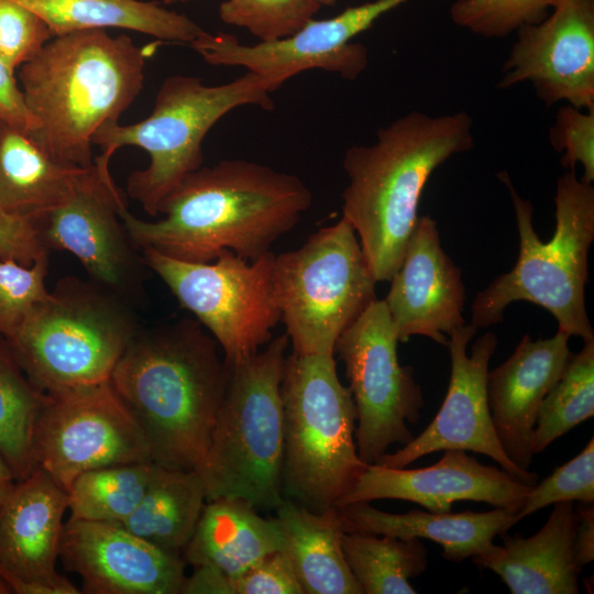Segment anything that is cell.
Masks as SVG:
<instances>
[{
  "instance_id": "1",
  "label": "cell",
  "mask_w": 594,
  "mask_h": 594,
  "mask_svg": "<svg viewBox=\"0 0 594 594\" xmlns=\"http://www.w3.org/2000/svg\"><path fill=\"white\" fill-rule=\"evenodd\" d=\"M312 195L296 175L246 160H224L189 173L163 200L156 221L122 207L119 215L141 249L186 262L222 251L254 261L271 251L309 209Z\"/></svg>"
},
{
  "instance_id": "2",
  "label": "cell",
  "mask_w": 594,
  "mask_h": 594,
  "mask_svg": "<svg viewBox=\"0 0 594 594\" xmlns=\"http://www.w3.org/2000/svg\"><path fill=\"white\" fill-rule=\"evenodd\" d=\"M196 320L139 328L110 383L143 432L152 461L199 471L224 399L230 366Z\"/></svg>"
},
{
  "instance_id": "3",
  "label": "cell",
  "mask_w": 594,
  "mask_h": 594,
  "mask_svg": "<svg viewBox=\"0 0 594 594\" xmlns=\"http://www.w3.org/2000/svg\"><path fill=\"white\" fill-rule=\"evenodd\" d=\"M472 127L465 110L442 116L415 110L380 128L372 144L345 151L342 217L353 227L376 282L391 280L399 268L432 173L474 147Z\"/></svg>"
},
{
  "instance_id": "4",
  "label": "cell",
  "mask_w": 594,
  "mask_h": 594,
  "mask_svg": "<svg viewBox=\"0 0 594 594\" xmlns=\"http://www.w3.org/2000/svg\"><path fill=\"white\" fill-rule=\"evenodd\" d=\"M161 43L139 46L106 29L54 36L19 73L25 103L38 123L31 139L59 164L91 167L95 133L119 122L139 96L146 61Z\"/></svg>"
},
{
  "instance_id": "5",
  "label": "cell",
  "mask_w": 594,
  "mask_h": 594,
  "mask_svg": "<svg viewBox=\"0 0 594 594\" xmlns=\"http://www.w3.org/2000/svg\"><path fill=\"white\" fill-rule=\"evenodd\" d=\"M498 178L514 205L519 235V254L513 270L499 275L481 290L472 304V321L485 328L503 320L508 305L517 300L547 309L559 331L583 341L594 340L585 308L584 289L588 276V250L594 239V187L579 178L574 169L557 182L556 231L542 242L532 226L534 208L516 191L506 172Z\"/></svg>"
},
{
  "instance_id": "6",
  "label": "cell",
  "mask_w": 594,
  "mask_h": 594,
  "mask_svg": "<svg viewBox=\"0 0 594 594\" xmlns=\"http://www.w3.org/2000/svg\"><path fill=\"white\" fill-rule=\"evenodd\" d=\"M271 94L264 80L251 72L217 86L205 85L196 76H169L162 82L147 118L128 125L107 123L95 133L92 144L102 152L94 163L110 170V158L118 148L136 146L146 151L148 166L128 177L127 190L146 213L156 217L163 200L202 166V141L211 128L241 106L273 110Z\"/></svg>"
},
{
  "instance_id": "7",
  "label": "cell",
  "mask_w": 594,
  "mask_h": 594,
  "mask_svg": "<svg viewBox=\"0 0 594 594\" xmlns=\"http://www.w3.org/2000/svg\"><path fill=\"white\" fill-rule=\"evenodd\" d=\"M289 343L272 339L254 355L230 366L201 469L207 502L241 499L276 509L283 502L284 407L280 384Z\"/></svg>"
},
{
  "instance_id": "8",
  "label": "cell",
  "mask_w": 594,
  "mask_h": 594,
  "mask_svg": "<svg viewBox=\"0 0 594 594\" xmlns=\"http://www.w3.org/2000/svg\"><path fill=\"white\" fill-rule=\"evenodd\" d=\"M139 328L131 304L67 276L4 340L32 384L56 395L109 381Z\"/></svg>"
},
{
  "instance_id": "9",
  "label": "cell",
  "mask_w": 594,
  "mask_h": 594,
  "mask_svg": "<svg viewBox=\"0 0 594 594\" xmlns=\"http://www.w3.org/2000/svg\"><path fill=\"white\" fill-rule=\"evenodd\" d=\"M283 495L320 513L336 507L366 468L355 442L356 408L333 354L286 356Z\"/></svg>"
},
{
  "instance_id": "10",
  "label": "cell",
  "mask_w": 594,
  "mask_h": 594,
  "mask_svg": "<svg viewBox=\"0 0 594 594\" xmlns=\"http://www.w3.org/2000/svg\"><path fill=\"white\" fill-rule=\"evenodd\" d=\"M376 283L344 217L275 255L274 294L293 352L334 354L340 334L377 299Z\"/></svg>"
},
{
  "instance_id": "11",
  "label": "cell",
  "mask_w": 594,
  "mask_h": 594,
  "mask_svg": "<svg viewBox=\"0 0 594 594\" xmlns=\"http://www.w3.org/2000/svg\"><path fill=\"white\" fill-rule=\"evenodd\" d=\"M141 251L150 271L213 337L229 365L272 340L282 319L273 286V252L250 261L224 250L210 262H186L151 249Z\"/></svg>"
},
{
  "instance_id": "12",
  "label": "cell",
  "mask_w": 594,
  "mask_h": 594,
  "mask_svg": "<svg viewBox=\"0 0 594 594\" xmlns=\"http://www.w3.org/2000/svg\"><path fill=\"white\" fill-rule=\"evenodd\" d=\"M398 342L384 299H375L334 345L356 408L358 453L366 464H377L392 444L414 439L408 424L418 421L424 406L414 369L399 364Z\"/></svg>"
},
{
  "instance_id": "13",
  "label": "cell",
  "mask_w": 594,
  "mask_h": 594,
  "mask_svg": "<svg viewBox=\"0 0 594 594\" xmlns=\"http://www.w3.org/2000/svg\"><path fill=\"white\" fill-rule=\"evenodd\" d=\"M50 397L36 424L34 458L66 493L86 471L152 461L143 432L110 380Z\"/></svg>"
},
{
  "instance_id": "14",
  "label": "cell",
  "mask_w": 594,
  "mask_h": 594,
  "mask_svg": "<svg viewBox=\"0 0 594 594\" xmlns=\"http://www.w3.org/2000/svg\"><path fill=\"white\" fill-rule=\"evenodd\" d=\"M124 206L110 170L94 163L64 204L33 222L44 249L72 253L88 279L134 306L150 268L119 215Z\"/></svg>"
},
{
  "instance_id": "15",
  "label": "cell",
  "mask_w": 594,
  "mask_h": 594,
  "mask_svg": "<svg viewBox=\"0 0 594 594\" xmlns=\"http://www.w3.org/2000/svg\"><path fill=\"white\" fill-rule=\"evenodd\" d=\"M408 0H375L346 8L324 20H310L290 36L243 45L232 34L204 31L190 47L212 66L244 67L261 77L270 92L289 78L321 69L353 80L367 67L369 51L352 40L388 11Z\"/></svg>"
},
{
  "instance_id": "16",
  "label": "cell",
  "mask_w": 594,
  "mask_h": 594,
  "mask_svg": "<svg viewBox=\"0 0 594 594\" xmlns=\"http://www.w3.org/2000/svg\"><path fill=\"white\" fill-rule=\"evenodd\" d=\"M472 323L454 330L446 346L451 360V374L444 400L429 426L409 443L393 453H385L377 464L406 468L427 454L444 450H463L485 454L515 479L534 485L538 475L518 468L505 453L497 438L488 406V364L497 338L492 332L468 345L476 333Z\"/></svg>"
},
{
  "instance_id": "17",
  "label": "cell",
  "mask_w": 594,
  "mask_h": 594,
  "mask_svg": "<svg viewBox=\"0 0 594 594\" xmlns=\"http://www.w3.org/2000/svg\"><path fill=\"white\" fill-rule=\"evenodd\" d=\"M515 32L498 88L528 81L548 107L594 109V0H561L542 21Z\"/></svg>"
},
{
  "instance_id": "18",
  "label": "cell",
  "mask_w": 594,
  "mask_h": 594,
  "mask_svg": "<svg viewBox=\"0 0 594 594\" xmlns=\"http://www.w3.org/2000/svg\"><path fill=\"white\" fill-rule=\"evenodd\" d=\"M59 559L81 580L84 594H180L185 561L121 524L69 518Z\"/></svg>"
},
{
  "instance_id": "19",
  "label": "cell",
  "mask_w": 594,
  "mask_h": 594,
  "mask_svg": "<svg viewBox=\"0 0 594 594\" xmlns=\"http://www.w3.org/2000/svg\"><path fill=\"white\" fill-rule=\"evenodd\" d=\"M67 493L38 468L0 508V575L15 594H78L56 569Z\"/></svg>"
},
{
  "instance_id": "20",
  "label": "cell",
  "mask_w": 594,
  "mask_h": 594,
  "mask_svg": "<svg viewBox=\"0 0 594 594\" xmlns=\"http://www.w3.org/2000/svg\"><path fill=\"white\" fill-rule=\"evenodd\" d=\"M535 485V484H534ZM534 485L502 468L482 464L463 450H444L435 464L422 469L367 464L336 507L376 499H402L429 512L449 513L462 501L520 510Z\"/></svg>"
},
{
  "instance_id": "21",
  "label": "cell",
  "mask_w": 594,
  "mask_h": 594,
  "mask_svg": "<svg viewBox=\"0 0 594 594\" xmlns=\"http://www.w3.org/2000/svg\"><path fill=\"white\" fill-rule=\"evenodd\" d=\"M384 301L399 342L424 336L447 344V334L465 324V288L460 268L442 249L437 222L419 217Z\"/></svg>"
},
{
  "instance_id": "22",
  "label": "cell",
  "mask_w": 594,
  "mask_h": 594,
  "mask_svg": "<svg viewBox=\"0 0 594 594\" xmlns=\"http://www.w3.org/2000/svg\"><path fill=\"white\" fill-rule=\"evenodd\" d=\"M570 336L559 331L549 339L532 340L526 333L513 354L487 374L492 421L506 455L529 470L531 437L540 406L561 377L572 352Z\"/></svg>"
},
{
  "instance_id": "23",
  "label": "cell",
  "mask_w": 594,
  "mask_h": 594,
  "mask_svg": "<svg viewBox=\"0 0 594 594\" xmlns=\"http://www.w3.org/2000/svg\"><path fill=\"white\" fill-rule=\"evenodd\" d=\"M578 514L573 502L553 504L535 535L503 534V544L472 558L496 573L512 594H578L582 569L574 552Z\"/></svg>"
},
{
  "instance_id": "24",
  "label": "cell",
  "mask_w": 594,
  "mask_h": 594,
  "mask_svg": "<svg viewBox=\"0 0 594 594\" xmlns=\"http://www.w3.org/2000/svg\"><path fill=\"white\" fill-rule=\"evenodd\" d=\"M345 532L429 539L442 547V556L454 563L488 552L496 536L518 522V509L495 507L484 513H433L413 509L406 514L380 510L370 503L337 507Z\"/></svg>"
},
{
  "instance_id": "25",
  "label": "cell",
  "mask_w": 594,
  "mask_h": 594,
  "mask_svg": "<svg viewBox=\"0 0 594 594\" xmlns=\"http://www.w3.org/2000/svg\"><path fill=\"white\" fill-rule=\"evenodd\" d=\"M283 549L284 534L276 517L264 518L241 499L217 498L206 503L182 558L193 568L232 579Z\"/></svg>"
},
{
  "instance_id": "26",
  "label": "cell",
  "mask_w": 594,
  "mask_h": 594,
  "mask_svg": "<svg viewBox=\"0 0 594 594\" xmlns=\"http://www.w3.org/2000/svg\"><path fill=\"white\" fill-rule=\"evenodd\" d=\"M276 518L304 594H364L351 572L342 549L345 532L337 507L316 513L283 499Z\"/></svg>"
},
{
  "instance_id": "27",
  "label": "cell",
  "mask_w": 594,
  "mask_h": 594,
  "mask_svg": "<svg viewBox=\"0 0 594 594\" xmlns=\"http://www.w3.org/2000/svg\"><path fill=\"white\" fill-rule=\"evenodd\" d=\"M88 168L59 164L28 133L0 128V209L7 213L35 221L64 204Z\"/></svg>"
},
{
  "instance_id": "28",
  "label": "cell",
  "mask_w": 594,
  "mask_h": 594,
  "mask_svg": "<svg viewBox=\"0 0 594 594\" xmlns=\"http://www.w3.org/2000/svg\"><path fill=\"white\" fill-rule=\"evenodd\" d=\"M37 14L54 36L88 29H125L161 42L190 43L202 30L195 21L154 1L12 0Z\"/></svg>"
},
{
  "instance_id": "29",
  "label": "cell",
  "mask_w": 594,
  "mask_h": 594,
  "mask_svg": "<svg viewBox=\"0 0 594 594\" xmlns=\"http://www.w3.org/2000/svg\"><path fill=\"white\" fill-rule=\"evenodd\" d=\"M206 503V488L198 471L160 465L139 506L121 525L182 558Z\"/></svg>"
},
{
  "instance_id": "30",
  "label": "cell",
  "mask_w": 594,
  "mask_h": 594,
  "mask_svg": "<svg viewBox=\"0 0 594 594\" xmlns=\"http://www.w3.org/2000/svg\"><path fill=\"white\" fill-rule=\"evenodd\" d=\"M50 398L28 378L0 336V455L16 481L38 469L33 451L34 432Z\"/></svg>"
},
{
  "instance_id": "31",
  "label": "cell",
  "mask_w": 594,
  "mask_h": 594,
  "mask_svg": "<svg viewBox=\"0 0 594 594\" xmlns=\"http://www.w3.org/2000/svg\"><path fill=\"white\" fill-rule=\"evenodd\" d=\"M342 549L364 594H416L409 580L421 575L428 564L420 539L344 532Z\"/></svg>"
},
{
  "instance_id": "32",
  "label": "cell",
  "mask_w": 594,
  "mask_h": 594,
  "mask_svg": "<svg viewBox=\"0 0 594 594\" xmlns=\"http://www.w3.org/2000/svg\"><path fill=\"white\" fill-rule=\"evenodd\" d=\"M158 468L145 461L79 474L67 490L69 518L121 524L139 506Z\"/></svg>"
},
{
  "instance_id": "33",
  "label": "cell",
  "mask_w": 594,
  "mask_h": 594,
  "mask_svg": "<svg viewBox=\"0 0 594 594\" xmlns=\"http://www.w3.org/2000/svg\"><path fill=\"white\" fill-rule=\"evenodd\" d=\"M594 415V340L572 354L561 377L544 397L531 437L534 454Z\"/></svg>"
},
{
  "instance_id": "34",
  "label": "cell",
  "mask_w": 594,
  "mask_h": 594,
  "mask_svg": "<svg viewBox=\"0 0 594 594\" xmlns=\"http://www.w3.org/2000/svg\"><path fill=\"white\" fill-rule=\"evenodd\" d=\"M321 8L319 0H226L220 19L244 28L260 42L277 41L305 26Z\"/></svg>"
},
{
  "instance_id": "35",
  "label": "cell",
  "mask_w": 594,
  "mask_h": 594,
  "mask_svg": "<svg viewBox=\"0 0 594 594\" xmlns=\"http://www.w3.org/2000/svg\"><path fill=\"white\" fill-rule=\"evenodd\" d=\"M561 0H455L451 21L483 37H505L525 24L542 21Z\"/></svg>"
},
{
  "instance_id": "36",
  "label": "cell",
  "mask_w": 594,
  "mask_h": 594,
  "mask_svg": "<svg viewBox=\"0 0 594 594\" xmlns=\"http://www.w3.org/2000/svg\"><path fill=\"white\" fill-rule=\"evenodd\" d=\"M48 253L32 265L0 260V336L9 338L50 290L45 286Z\"/></svg>"
},
{
  "instance_id": "37",
  "label": "cell",
  "mask_w": 594,
  "mask_h": 594,
  "mask_svg": "<svg viewBox=\"0 0 594 594\" xmlns=\"http://www.w3.org/2000/svg\"><path fill=\"white\" fill-rule=\"evenodd\" d=\"M594 502V439L573 459L536 483L520 508L518 521L541 508L561 502Z\"/></svg>"
},
{
  "instance_id": "38",
  "label": "cell",
  "mask_w": 594,
  "mask_h": 594,
  "mask_svg": "<svg viewBox=\"0 0 594 594\" xmlns=\"http://www.w3.org/2000/svg\"><path fill=\"white\" fill-rule=\"evenodd\" d=\"M53 37L33 11L12 0H0V56L11 70L32 61Z\"/></svg>"
},
{
  "instance_id": "39",
  "label": "cell",
  "mask_w": 594,
  "mask_h": 594,
  "mask_svg": "<svg viewBox=\"0 0 594 594\" xmlns=\"http://www.w3.org/2000/svg\"><path fill=\"white\" fill-rule=\"evenodd\" d=\"M553 150L562 154L561 165L565 169L583 167L582 179L594 180V109L582 110L570 105L561 107L549 130Z\"/></svg>"
},
{
  "instance_id": "40",
  "label": "cell",
  "mask_w": 594,
  "mask_h": 594,
  "mask_svg": "<svg viewBox=\"0 0 594 594\" xmlns=\"http://www.w3.org/2000/svg\"><path fill=\"white\" fill-rule=\"evenodd\" d=\"M228 594H304V591L288 556L278 550L229 579Z\"/></svg>"
},
{
  "instance_id": "41",
  "label": "cell",
  "mask_w": 594,
  "mask_h": 594,
  "mask_svg": "<svg viewBox=\"0 0 594 594\" xmlns=\"http://www.w3.org/2000/svg\"><path fill=\"white\" fill-rule=\"evenodd\" d=\"M45 253L48 251L41 244L32 220L0 209V260H12L29 266Z\"/></svg>"
},
{
  "instance_id": "42",
  "label": "cell",
  "mask_w": 594,
  "mask_h": 594,
  "mask_svg": "<svg viewBox=\"0 0 594 594\" xmlns=\"http://www.w3.org/2000/svg\"><path fill=\"white\" fill-rule=\"evenodd\" d=\"M0 120L24 133H32L38 125L29 110L23 92L9 68L0 56Z\"/></svg>"
},
{
  "instance_id": "43",
  "label": "cell",
  "mask_w": 594,
  "mask_h": 594,
  "mask_svg": "<svg viewBox=\"0 0 594 594\" xmlns=\"http://www.w3.org/2000/svg\"><path fill=\"white\" fill-rule=\"evenodd\" d=\"M578 525L574 552L578 564L583 568L594 559V507L593 503H580L576 508Z\"/></svg>"
},
{
  "instance_id": "44",
  "label": "cell",
  "mask_w": 594,
  "mask_h": 594,
  "mask_svg": "<svg viewBox=\"0 0 594 594\" xmlns=\"http://www.w3.org/2000/svg\"><path fill=\"white\" fill-rule=\"evenodd\" d=\"M15 484L13 472L0 455V508L12 493Z\"/></svg>"
},
{
  "instance_id": "45",
  "label": "cell",
  "mask_w": 594,
  "mask_h": 594,
  "mask_svg": "<svg viewBox=\"0 0 594 594\" xmlns=\"http://www.w3.org/2000/svg\"><path fill=\"white\" fill-rule=\"evenodd\" d=\"M12 590L4 579L0 575V594H11Z\"/></svg>"
},
{
  "instance_id": "46",
  "label": "cell",
  "mask_w": 594,
  "mask_h": 594,
  "mask_svg": "<svg viewBox=\"0 0 594 594\" xmlns=\"http://www.w3.org/2000/svg\"><path fill=\"white\" fill-rule=\"evenodd\" d=\"M338 0H319V2L321 3V6H332L337 2Z\"/></svg>"
},
{
  "instance_id": "47",
  "label": "cell",
  "mask_w": 594,
  "mask_h": 594,
  "mask_svg": "<svg viewBox=\"0 0 594 594\" xmlns=\"http://www.w3.org/2000/svg\"><path fill=\"white\" fill-rule=\"evenodd\" d=\"M163 1H164V3L170 4V3H185V2H188L190 0H163Z\"/></svg>"
},
{
  "instance_id": "48",
  "label": "cell",
  "mask_w": 594,
  "mask_h": 594,
  "mask_svg": "<svg viewBox=\"0 0 594 594\" xmlns=\"http://www.w3.org/2000/svg\"><path fill=\"white\" fill-rule=\"evenodd\" d=\"M2 124H3V122L0 120V128H1Z\"/></svg>"
}]
</instances>
